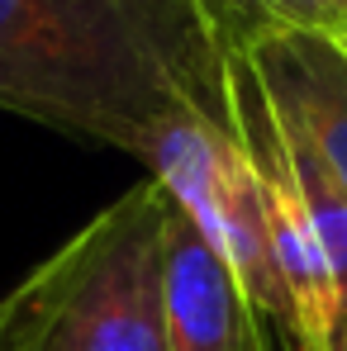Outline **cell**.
<instances>
[{
  "label": "cell",
  "mask_w": 347,
  "mask_h": 351,
  "mask_svg": "<svg viewBox=\"0 0 347 351\" xmlns=\"http://www.w3.org/2000/svg\"><path fill=\"white\" fill-rule=\"evenodd\" d=\"M229 58L200 0H0V110L143 167L233 123Z\"/></svg>",
  "instance_id": "6da1fadb"
},
{
  "label": "cell",
  "mask_w": 347,
  "mask_h": 351,
  "mask_svg": "<svg viewBox=\"0 0 347 351\" xmlns=\"http://www.w3.org/2000/svg\"><path fill=\"white\" fill-rule=\"evenodd\" d=\"M162 228L148 176L0 294V351H172Z\"/></svg>",
  "instance_id": "7a4b0ae2"
},
{
  "label": "cell",
  "mask_w": 347,
  "mask_h": 351,
  "mask_svg": "<svg viewBox=\"0 0 347 351\" xmlns=\"http://www.w3.org/2000/svg\"><path fill=\"white\" fill-rule=\"evenodd\" d=\"M229 100L238 143L257 171L262 209H267V237H271V266L281 285V337L286 351H333V318H338V290L328 276V256L319 247L300 176L290 162V143L281 114L257 76L247 53L229 58Z\"/></svg>",
  "instance_id": "3957f363"
},
{
  "label": "cell",
  "mask_w": 347,
  "mask_h": 351,
  "mask_svg": "<svg viewBox=\"0 0 347 351\" xmlns=\"http://www.w3.org/2000/svg\"><path fill=\"white\" fill-rule=\"evenodd\" d=\"M167 190V185H162ZM167 347L172 351H271L267 313L238 280L233 261L167 195Z\"/></svg>",
  "instance_id": "277c9868"
},
{
  "label": "cell",
  "mask_w": 347,
  "mask_h": 351,
  "mask_svg": "<svg viewBox=\"0 0 347 351\" xmlns=\"http://www.w3.org/2000/svg\"><path fill=\"white\" fill-rule=\"evenodd\" d=\"M271 105L347 195V53L328 34H276L247 48Z\"/></svg>",
  "instance_id": "5b68a950"
},
{
  "label": "cell",
  "mask_w": 347,
  "mask_h": 351,
  "mask_svg": "<svg viewBox=\"0 0 347 351\" xmlns=\"http://www.w3.org/2000/svg\"><path fill=\"white\" fill-rule=\"evenodd\" d=\"M219 43L229 53H247L276 34H328L347 29V0H200Z\"/></svg>",
  "instance_id": "8992f818"
},
{
  "label": "cell",
  "mask_w": 347,
  "mask_h": 351,
  "mask_svg": "<svg viewBox=\"0 0 347 351\" xmlns=\"http://www.w3.org/2000/svg\"><path fill=\"white\" fill-rule=\"evenodd\" d=\"M338 43H343V53H347V29H343V34H338Z\"/></svg>",
  "instance_id": "52a82bcc"
}]
</instances>
